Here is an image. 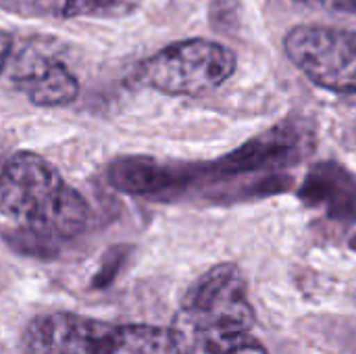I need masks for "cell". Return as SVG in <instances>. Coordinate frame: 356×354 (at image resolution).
Returning <instances> with one entry per match:
<instances>
[{"instance_id":"30bf717a","label":"cell","mask_w":356,"mask_h":354,"mask_svg":"<svg viewBox=\"0 0 356 354\" xmlns=\"http://www.w3.org/2000/svg\"><path fill=\"white\" fill-rule=\"evenodd\" d=\"M123 257H125L123 248H115V250H111V252H108V257H106V261H104V265H102V271L96 275L94 286H104V284H108V282L113 280V275L117 273V269H119V265H121Z\"/></svg>"},{"instance_id":"3957f363","label":"cell","mask_w":356,"mask_h":354,"mask_svg":"<svg viewBox=\"0 0 356 354\" xmlns=\"http://www.w3.org/2000/svg\"><path fill=\"white\" fill-rule=\"evenodd\" d=\"M238 67L236 52L221 42L190 38L173 42L138 67L148 88L167 96H204L223 86Z\"/></svg>"},{"instance_id":"8992f818","label":"cell","mask_w":356,"mask_h":354,"mask_svg":"<svg viewBox=\"0 0 356 354\" xmlns=\"http://www.w3.org/2000/svg\"><path fill=\"white\" fill-rule=\"evenodd\" d=\"M298 198L330 221H356V175L338 161L315 163L298 188Z\"/></svg>"},{"instance_id":"6da1fadb","label":"cell","mask_w":356,"mask_h":354,"mask_svg":"<svg viewBox=\"0 0 356 354\" xmlns=\"http://www.w3.org/2000/svg\"><path fill=\"white\" fill-rule=\"evenodd\" d=\"M0 213L52 242L86 232L90 207L60 173L35 152L0 156Z\"/></svg>"},{"instance_id":"5b68a950","label":"cell","mask_w":356,"mask_h":354,"mask_svg":"<svg viewBox=\"0 0 356 354\" xmlns=\"http://www.w3.org/2000/svg\"><path fill=\"white\" fill-rule=\"evenodd\" d=\"M179 311L211 323H229L246 330H252L257 323L244 275L234 263H219L202 273L186 292Z\"/></svg>"},{"instance_id":"8fae6325","label":"cell","mask_w":356,"mask_h":354,"mask_svg":"<svg viewBox=\"0 0 356 354\" xmlns=\"http://www.w3.org/2000/svg\"><path fill=\"white\" fill-rule=\"evenodd\" d=\"M315 8H323L330 13H344V15H355L356 0H296Z\"/></svg>"},{"instance_id":"277c9868","label":"cell","mask_w":356,"mask_h":354,"mask_svg":"<svg viewBox=\"0 0 356 354\" xmlns=\"http://www.w3.org/2000/svg\"><path fill=\"white\" fill-rule=\"evenodd\" d=\"M284 50L315 86L356 96V31L300 23L286 33Z\"/></svg>"},{"instance_id":"9c48e42d","label":"cell","mask_w":356,"mask_h":354,"mask_svg":"<svg viewBox=\"0 0 356 354\" xmlns=\"http://www.w3.org/2000/svg\"><path fill=\"white\" fill-rule=\"evenodd\" d=\"M138 8V0H65L60 8L63 19L77 17H100L117 19L127 17Z\"/></svg>"},{"instance_id":"7a4b0ae2","label":"cell","mask_w":356,"mask_h":354,"mask_svg":"<svg viewBox=\"0 0 356 354\" xmlns=\"http://www.w3.org/2000/svg\"><path fill=\"white\" fill-rule=\"evenodd\" d=\"M25 354H177L171 328L115 325L75 313H48L23 332Z\"/></svg>"},{"instance_id":"4fadbf2b","label":"cell","mask_w":356,"mask_h":354,"mask_svg":"<svg viewBox=\"0 0 356 354\" xmlns=\"http://www.w3.org/2000/svg\"><path fill=\"white\" fill-rule=\"evenodd\" d=\"M350 248H353V250H355V252H356V234H355V238L350 240Z\"/></svg>"},{"instance_id":"52a82bcc","label":"cell","mask_w":356,"mask_h":354,"mask_svg":"<svg viewBox=\"0 0 356 354\" xmlns=\"http://www.w3.org/2000/svg\"><path fill=\"white\" fill-rule=\"evenodd\" d=\"M171 334L177 354H269L252 336V330L211 323L184 311H177Z\"/></svg>"},{"instance_id":"7c38bea8","label":"cell","mask_w":356,"mask_h":354,"mask_svg":"<svg viewBox=\"0 0 356 354\" xmlns=\"http://www.w3.org/2000/svg\"><path fill=\"white\" fill-rule=\"evenodd\" d=\"M13 48H15V40L8 33H0V73L8 65L10 54H13Z\"/></svg>"},{"instance_id":"ba28073f","label":"cell","mask_w":356,"mask_h":354,"mask_svg":"<svg viewBox=\"0 0 356 354\" xmlns=\"http://www.w3.org/2000/svg\"><path fill=\"white\" fill-rule=\"evenodd\" d=\"M23 90L38 106H63L77 98L79 83L60 61L52 58L31 81L23 86Z\"/></svg>"}]
</instances>
